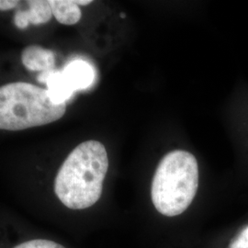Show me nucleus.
Segmentation results:
<instances>
[{"instance_id": "nucleus-10", "label": "nucleus", "mask_w": 248, "mask_h": 248, "mask_svg": "<svg viewBox=\"0 0 248 248\" xmlns=\"http://www.w3.org/2000/svg\"><path fill=\"white\" fill-rule=\"evenodd\" d=\"M18 1L14 0H0V11H6L14 9L18 6Z\"/></svg>"}, {"instance_id": "nucleus-9", "label": "nucleus", "mask_w": 248, "mask_h": 248, "mask_svg": "<svg viewBox=\"0 0 248 248\" xmlns=\"http://www.w3.org/2000/svg\"><path fill=\"white\" fill-rule=\"evenodd\" d=\"M229 248H248V227L240 232L237 237L232 242Z\"/></svg>"}, {"instance_id": "nucleus-1", "label": "nucleus", "mask_w": 248, "mask_h": 248, "mask_svg": "<svg viewBox=\"0 0 248 248\" xmlns=\"http://www.w3.org/2000/svg\"><path fill=\"white\" fill-rule=\"evenodd\" d=\"M108 169L105 146L98 141L82 142L72 151L58 170L54 193L68 209H88L101 197Z\"/></svg>"}, {"instance_id": "nucleus-5", "label": "nucleus", "mask_w": 248, "mask_h": 248, "mask_svg": "<svg viewBox=\"0 0 248 248\" xmlns=\"http://www.w3.org/2000/svg\"><path fill=\"white\" fill-rule=\"evenodd\" d=\"M61 73L63 79L74 92L88 89L95 79V71L92 65L82 60L67 63Z\"/></svg>"}, {"instance_id": "nucleus-2", "label": "nucleus", "mask_w": 248, "mask_h": 248, "mask_svg": "<svg viewBox=\"0 0 248 248\" xmlns=\"http://www.w3.org/2000/svg\"><path fill=\"white\" fill-rule=\"evenodd\" d=\"M198 186L199 166L195 156L186 151H173L163 157L155 173L152 202L161 214L175 217L189 207Z\"/></svg>"}, {"instance_id": "nucleus-3", "label": "nucleus", "mask_w": 248, "mask_h": 248, "mask_svg": "<svg viewBox=\"0 0 248 248\" xmlns=\"http://www.w3.org/2000/svg\"><path fill=\"white\" fill-rule=\"evenodd\" d=\"M66 103H54L47 89L16 82L0 87V130L21 131L61 119Z\"/></svg>"}, {"instance_id": "nucleus-4", "label": "nucleus", "mask_w": 248, "mask_h": 248, "mask_svg": "<svg viewBox=\"0 0 248 248\" xmlns=\"http://www.w3.org/2000/svg\"><path fill=\"white\" fill-rule=\"evenodd\" d=\"M27 3L29 9L18 10L14 16V23L18 29L24 30L30 24H44L52 18L53 12L49 1L31 0Z\"/></svg>"}, {"instance_id": "nucleus-8", "label": "nucleus", "mask_w": 248, "mask_h": 248, "mask_svg": "<svg viewBox=\"0 0 248 248\" xmlns=\"http://www.w3.org/2000/svg\"><path fill=\"white\" fill-rule=\"evenodd\" d=\"M13 248H66L52 240L33 239L20 243Z\"/></svg>"}, {"instance_id": "nucleus-6", "label": "nucleus", "mask_w": 248, "mask_h": 248, "mask_svg": "<svg viewBox=\"0 0 248 248\" xmlns=\"http://www.w3.org/2000/svg\"><path fill=\"white\" fill-rule=\"evenodd\" d=\"M21 62L30 71H53L55 65L54 53L38 45L26 47L21 53Z\"/></svg>"}, {"instance_id": "nucleus-7", "label": "nucleus", "mask_w": 248, "mask_h": 248, "mask_svg": "<svg viewBox=\"0 0 248 248\" xmlns=\"http://www.w3.org/2000/svg\"><path fill=\"white\" fill-rule=\"evenodd\" d=\"M54 18L63 25H74L81 18L79 6L75 0H51L49 1Z\"/></svg>"}, {"instance_id": "nucleus-11", "label": "nucleus", "mask_w": 248, "mask_h": 248, "mask_svg": "<svg viewBox=\"0 0 248 248\" xmlns=\"http://www.w3.org/2000/svg\"><path fill=\"white\" fill-rule=\"evenodd\" d=\"M92 1L91 0H75V3L77 5H82V6H86V5H89Z\"/></svg>"}, {"instance_id": "nucleus-12", "label": "nucleus", "mask_w": 248, "mask_h": 248, "mask_svg": "<svg viewBox=\"0 0 248 248\" xmlns=\"http://www.w3.org/2000/svg\"><path fill=\"white\" fill-rule=\"evenodd\" d=\"M121 16H122V18H125V14H124V13H122Z\"/></svg>"}]
</instances>
